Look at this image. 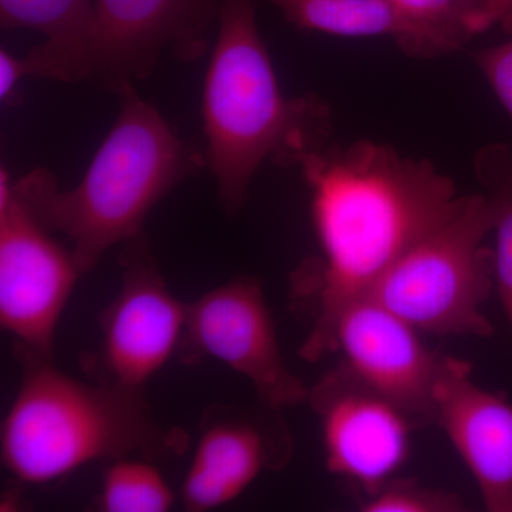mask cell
Here are the masks:
<instances>
[{
  "instance_id": "1",
  "label": "cell",
  "mask_w": 512,
  "mask_h": 512,
  "mask_svg": "<svg viewBox=\"0 0 512 512\" xmlns=\"http://www.w3.org/2000/svg\"><path fill=\"white\" fill-rule=\"evenodd\" d=\"M312 192V217L322 258L299 275L315 288V323L302 355L330 353L340 312L369 293L414 242L456 207L461 195L430 161L387 144L356 141L308 154L299 164Z\"/></svg>"
},
{
  "instance_id": "2",
  "label": "cell",
  "mask_w": 512,
  "mask_h": 512,
  "mask_svg": "<svg viewBox=\"0 0 512 512\" xmlns=\"http://www.w3.org/2000/svg\"><path fill=\"white\" fill-rule=\"evenodd\" d=\"M258 0H218L202 86L205 167L229 215L238 214L265 163L299 167L328 146L330 107L315 94L286 97L256 20Z\"/></svg>"
},
{
  "instance_id": "3",
  "label": "cell",
  "mask_w": 512,
  "mask_h": 512,
  "mask_svg": "<svg viewBox=\"0 0 512 512\" xmlns=\"http://www.w3.org/2000/svg\"><path fill=\"white\" fill-rule=\"evenodd\" d=\"M119 97L117 119L76 187L62 190L46 168L13 181L40 222L70 242L83 275L111 248L143 234L158 202L205 167L204 153L192 150L136 86Z\"/></svg>"
},
{
  "instance_id": "4",
  "label": "cell",
  "mask_w": 512,
  "mask_h": 512,
  "mask_svg": "<svg viewBox=\"0 0 512 512\" xmlns=\"http://www.w3.org/2000/svg\"><path fill=\"white\" fill-rule=\"evenodd\" d=\"M16 352L22 379L3 419L0 454L20 483L45 485L96 461L183 450L184 437L154 420L144 390L82 382L52 359Z\"/></svg>"
},
{
  "instance_id": "5",
  "label": "cell",
  "mask_w": 512,
  "mask_h": 512,
  "mask_svg": "<svg viewBox=\"0 0 512 512\" xmlns=\"http://www.w3.org/2000/svg\"><path fill=\"white\" fill-rule=\"evenodd\" d=\"M491 229L493 214L483 192L463 195L380 276L367 298L419 332L491 338L493 325L483 313L495 288L494 249L484 244Z\"/></svg>"
},
{
  "instance_id": "6",
  "label": "cell",
  "mask_w": 512,
  "mask_h": 512,
  "mask_svg": "<svg viewBox=\"0 0 512 512\" xmlns=\"http://www.w3.org/2000/svg\"><path fill=\"white\" fill-rule=\"evenodd\" d=\"M64 248L0 171V326L16 348L53 359L56 329L82 276Z\"/></svg>"
},
{
  "instance_id": "7",
  "label": "cell",
  "mask_w": 512,
  "mask_h": 512,
  "mask_svg": "<svg viewBox=\"0 0 512 512\" xmlns=\"http://www.w3.org/2000/svg\"><path fill=\"white\" fill-rule=\"evenodd\" d=\"M181 359H214L254 387L266 409L281 412L309 399L311 390L286 365L261 281L231 279L188 303Z\"/></svg>"
},
{
  "instance_id": "8",
  "label": "cell",
  "mask_w": 512,
  "mask_h": 512,
  "mask_svg": "<svg viewBox=\"0 0 512 512\" xmlns=\"http://www.w3.org/2000/svg\"><path fill=\"white\" fill-rule=\"evenodd\" d=\"M121 266L120 292L100 318V380L144 390L180 349L188 303L168 288L143 234L123 244Z\"/></svg>"
},
{
  "instance_id": "9",
  "label": "cell",
  "mask_w": 512,
  "mask_h": 512,
  "mask_svg": "<svg viewBox=\"0 0 512 512\" xmlns=\"http://www.w3.org/2000/svg\"><path fill=\"white\" fill-rule=\"evenodd\" d=\"M308 400L319 417L326 467L356 485L363 498L392 481L409 460L419 424L342 363L319 380Z\"/></svg>"
},
{
  "instance_id": "10",
  "label": "cell",
  "mask_w": 512,
  "mask_h": 512,
  "mask_svg": "<svg viewBox=\"0 0 512 512\" xmlns=\"http://www.w3.org/2000/svg\"><path fill=\"white\" fill-rule=\"evenodd\" d=\"M97 56L92 83L119 96L144 82L165 52L191 63L207 55L218 0H94Z\"/></svg>"
},
{
  "instance_id": "11",
  "label": "cell",
  "mask_w": 512,
  "mask_h": 512,
  "mask_svg": "<svg viewBox=\"0 0 512 512\" xmlns=\"http://www.w3.org/2000/svg\"><path fill=\"white\" fill-rule=\"evenodd\" d=\"M342 365L410 414L417 424L434 416L441 355L426 348L419 330L375 299H356L340 312L330 340Z\"/></svg>"
},
{
  "instance_id": "12",
  "label": "cell",
  "mask_w": 512,
  "mask_h": 512,
  "mask_svg": "<svg viewBox=\"0 0 512 512\" xmlns=\"http://www.w3.org/2000/svg\"><path fill=\"white\" fill-rule=\"evenodd\" d=\"M433 421L473 474L485 508L512 512V403L507 396L478 386L466 360L443 356Z\"/></svg>"
},
{
  "instance_id": "13",
  "label": "cell",
  "mask_w": 512,
  "mask_h": 512,
  "mask_svg": "<svg viewBox=\"0 0 512 512\" xmlns=\"http://www.w3.org/2000/svg\"><path fill=\"white\" fill-rule=\"evenodd\" d=\"M284 437L264 420L227 407H212L201 424L194 456L181 487L185 510L204 512L224 507L261 476L282 467Z\"/></svg>"
},
{
  "instance_id": "14",
  "label": "cell",
  "mask_w": 512,
  "mask_h": 512,
  "mask_svg": "<svg viewBox=\"0 0 512 512\" xmlns=\"http://www.w3.org/2000/svg\"><path fill=\"white\" fill-rule=\"evenodd\" d=\"M2 29H26L43 36L22 57L26 79L92 82L97 56L94 0H0Z\"/></svg>"
},
{
  "instance_id": "15",
  "label": "cell",
  "mask_w": 512,
  "mask_h": 512,
  "mask_svg": "<svg viewBox=\"0 0 512 512\" xmlns=\"http://www.w3.org/2000/svg\"><path fill=\"white\" fill-rule=\"evenodd\" d=\"M301 30L340 37L387 36L407 55L431 59L433 52L389 0H266Z\"/></svg>"
},
{
  "instance_id": "16",
  "label": "cell",
  "mask_w": 512,
  "mask_h": 512,
  "mask_svg": "<svg viewBox=\"0 0 512 512\" xmlns=\"http://www.w3.org/2000/svg\"><path fill=\"white\" fill-rule=\"evenodd\" d=\"M474 171L493 214L495 288L512 329V143L481 148Z\"/></svg>"
},
{
  "instance_id": "17",
  "label": "cell",
  "mask_w": 512,
  "mask_h": 512,
  "mask_svg": "<svg viewBox=\"0 0 512 512\" xmlns=\"http://www.w3.org/2000/svg\"><path fill=\"white\" fill-rule=\"evenodd\" d=\"M426 40L434 57L463 49L473 37L493 28L484 0H389Z\"/></svg>"
},
{
  "instance_id": "18",
  "label": "cell",
  "mask_w": 512,
  "mask_h": 512,
  "mask_svg": "<svg viewBox=\"0 0 512 512\" xmlns=\"http://www.w3.org/2000/svg\"><path fill=\"white\" fill-rule=\"evenodd\" d=\"M174 503L173 488L150 461L131 456L109 461L101 481V511L165 512Z\"/></svg>"
},
{
  "instance_id": "19",
  "label": "cell",
  "mask_w": 512,
  "mask_h": 512,
  "mask_svg": "<svg viewBox=\"0 0 512 512\" xmlns=\"http://www.w3.org/2000/svg\"><path fill=\"white\" fill-rule=\"evenodd\" d=\"M360 510L366 512H456L464 510L456 494L424 487L413 480H393L376 494L363 498Z\"/></svg>"
},
{
  "instance_id": "20",
  "label": "cell",
  "mask_w": 512,
  "mask_h": 512,
  "mask_svg": "<svg viewBox=\"0 0 512 512\" xmlns=\"http://www.w3.org/2000/svg\"><path fill=\"white\" fill-rule=\"evenodd\" d=\"M473 59L512 121V39L474 53Z\"/></svg>"
},
{
  "instance_id": "21",
  "label": "cell",
  "mask_w": 512,
  "mask_h": 512,
  "mask_svg": "<svg viewBox=\"0 0 512 512\" xmlns=\"http://www.w3.org/2000/svg\"><path fill=\"white\" fill-rule=\"evenodd\" d=\"M26 79L23 72L22 57L13 55L9 50H0V100L10 104L16 100L20 82Z\"/></svg>"
},
{
  "instance_id": "22",
  "label": "cell",
  "mask_w": 512,
  "mask_h": 512,
  "mask_svg": "<svg viewBox=\"0 0 512 512\" xmlns=\"http://www.w3.org/2000/svg\"><path fill=\"white\" fill-rule=\"evenodd\" d=\"M494 25L512 36V0H484Z\"/></svg>"
}]
</instances>
